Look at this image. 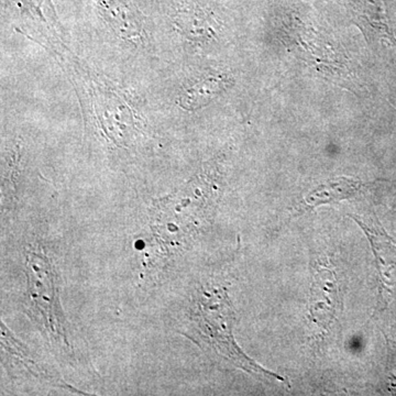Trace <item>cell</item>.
Wrapping results in <instances>:
<instances>
[{"label": "cell", "mask_w": 396, "mask_h": 396, "mask_svg": "<svg viewBox=\"0 0 396 396\" xmlns=\"http://www.w3.org/2000/svg\"><path fill=\"white\" fill-rule=\"evenodd\" d=\"M196 320L200 337L206 338L203 341L213 347L216 352L228 358L230 361L248 372L259 373L284 380L281 377L274 375L273 373L259 367L252 360L247 358L239 347H237L232 333L234 315L227 296L223 294H214L210 298H206L205 301L198 305Z\"/></svg>", "instance_id": "cell-1"}, {"label": "cell", "mask_w": 396, "mask_h": 396, "mask_svg": "<svg viewBox=\"0 0 396 396\" xmlns=\"http://www.w3.org/2000/svg\"><path fill=\"white\" fill-rule=\"evenodd\" d=\"M341 285L335 273L317 269L311 290V313L317 324L328 326L341 311Z\"/></svg>", "instance_id": "cell-2"}, {"label": "cell", "mask_w": 396, "mask_h": 396, "mask_svg": "<svg viewBox=\"0 0 396 396\" xmlns=\"http://www.w3.org/2000/svg\"><path fill=\"white\" fill-rule=\"evenodd\" d=\"M103 15L108 24L120 37L142 46L146 40V33L142 27L141 19L138 10L133 8L127 0H97Z\"/></svg>", "instance_id": "cell-3"}, {"label": "cell", "mask_w": 396, "mask_h": 396, "mask_svg": "<svg viewBox=\"0 0 396 396\" xmlns=\"http://www.w3.org/2000/svg\"><path fill=\"white\" fill-rule=\"evenodd\" d=\"M229 80L223 76L202 78L184 89L178 97V104L184 110H197L205 106L227 87Z\"/></svg>", "instance_id": "cell-4"}, {"label": "cell", "mask_w": 396, "mask_h": 396, "mask_svg": "<svg viewBox=\"0 0 396 396\" xmlns=\"http://www.w3.org/2000/svg\"><path fill=\"white\" fill-rule=\"evenodd\" d=\"M358 189H359L358 182L338 180V181L329 182L313 191L307 200L311 206L319 205V204L346 198L349 195L354 194Z\"/></svg>", "instance_id": "cell-5"}]
</instances>
